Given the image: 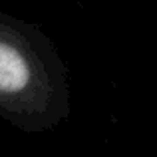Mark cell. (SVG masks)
I'll return each instance as SVG.
<instances>
[{
  "label": "cell",
  "mask_w": 157,
  "mask_h": 157,
  "mask_svg": "<svg viewBox=\"0 0 157 157\" xmlns=\"http://www.w3.org/2000/svg\"><path fill=\"white\" fill-rule=\"evenodd\" d=\"M72 111L62 54L34 22L0 10V117L24 133L60 127Z\"/></svg>",
  "instance_id": "obj_1"
}]
</instances>
